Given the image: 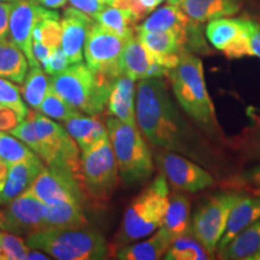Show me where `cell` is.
<instances>
[{
	"instance_id": "cell-8",
	"label": "cell",
	"mask_w": 260,
	"mask_h": 260,
	"mask_svg": "<svg viewBox=\"0 0 260 260\" xmlns=\"http://www.w3.org/2000/svg\"><path fill=\"white\" fill-rule=\"evenodd\" d=\"M241 197L242 194L232 190L214 194L206 199L191 218L190 233L212 256L216 255L218 249L234 205Z\"/></svg>"
},
{
	"instance_id": "cell-11",
	"label": "cell",
	"mask_w": 260,
	"mask_h": 260,
	"mask_svg": "<svg viewBox=\"0 0 260 260\" xmlns=\"http://www.w3.org/2000/svg\"><path fill=\"white\" fill-rule=\"evenodd\" d=\"M28 189L44 204L58 201L86 203L81 182L69 171L60 168H45Z\"/></svg>"
},
{
	"instance_id": "cell-9",
	"label": "cell",
	"mask_w": 260,
	"mask_h": 260,
	"mask_svg": "<svg viewBox=\"0 0 260 260\" xmlns=\"http://www.w3.org/2000/svg\"><path fill=\"white\" fill-rule=\"evenodd\" d=\"M155 161L159 171L167 178L169 187L175 191L198 193L217 186L214 175L199 162L178 154L176 152L158 148Z\"/></svg>"
},
{
	"instance_id": "cell-4",
	"label": "cell",
	"mask_w": 260,
	"mask_h": 260,
	"mask_svg": "<svg viewBox=\"0 0 260 260\" xmlns=\"http://www.w3.org/2000/svg\"><path fill=\"white\" fill-rule=\"evenodd\" d=\"M116 79L76 63L52 76L48 86L80 112L95 116L105 111Z\"/></svg>"
},
{
	"instance_id": "cell-38",
	"label": "cell",
	"mask_w": 260,
	"mask_h": 260,
	"mask_svg": "<svg viewBox=\"0 0 260 260\" xmlns=\"http://www.w3.org/2000/svg\"><path fill=\"white\" fill-rule=\"evenodd\" d=\"M226 188H240L251 193L260 191V165L228 178Z\"/></svg>"
},
{
	"instance_id": "cell-18",
	"label": "cell",
	"mask_w": 260,
	"mask_h": 260,
	"mask_svg": "<svg viewBox=\"0 0 260 260\" xmlns=\"http://www.w3.org/2000/svg\"><path fill=\"white\" fill-rule=\"evenodd\" d=\"M136 37L168 70L176 67L182 52L188 51V39L174 31L136 32Z\"/></svg>"
},
{
	"instance_id": "cell-41",
	"label": "cell",
	"mask_w": 260,
	"mask_h": 260,
	"mask_svg": "<svg viewBox=\"0 0 260 260\" xmlns=\"http://www.w3.org/2000/svg\"><path fill=\"white\" fill-rule=\"evenodd\" d=\"M242 23L245 25L247 38H248L251 56L258 57L260 59V23L247 17H242Z\"/></svg>"
},
{
	"instance_id": "cell-46",
	"label": "cell",
	"mask_w": 260,
	"mask_h": 260,
	"mask_svg": "<svg viewBox=\"0 0 260 260\" xmlns=\"http://www.w3.org/2000/svg\"><path fill=\"white\" fill-rule=\"evenodd\" d=\"M9 175V164L0 158V191L4 189Z\"/></svg>"
},
{
	"instance_id": "cell-45",
	"label": "cell",
	"mask_w": 260,
	"mask_h": 260,
	"mask_svg": "<svg viewBox=\"0 0 260 260\" xmlns=\"http://www.w3.org/2000/svg\"><path fill=\"white\" fill-rule=\"evenodd\" d=\"M52 52H53V50L42 44V42L32 41V54H34L35 59L39 61V64H44L45 60L51 56Z\"/></svg>"
},
{
	"instance_id": "cell-13",
	"label": "cell",
	"mask_w": 260,
	"mask_h": 260,
	"mask_svg": "<svg viewBox=\"0 0 260 260\" xmlns=\"http://www.w3.org/2000/svg\"><path fill=\"white\" fill-rule=\"evenodd\" d=\"M45 210L46 205L27 189L6 204L4 230L18 235H29L45 229Z\"/></svg>"
},
{
	"instance_id": "cell-32",
	"label": "cell",
	"mask_w": 260,
	"mask_h": 260,
	"mask_svg": "<svg viewBox=\"0 0 260 260\" xmlns=\"http://www.w3.org/2000/svg\"><path fill=\"white\" fill-rule=\"evenodd\" d=\"M32 41H40L52 50L61 46V22L58 12L47 10L32 30Z\"/></svg>"
},
{
	"instance_id": "cell-39",
	"label": "cell",
	"mask_w": 260,
	"mask_h": 260,
	"mask_svg": "<svg viewBox=\"0 0 260 260\" xmlns=\"http://www.w3.org/2000/svg\"><path fill=\"white\" fill-rule=\"evenodd\" d=\"M11 135L16 136V138L22 140L25 145H28L32 151L37 153L39 157L42 158L44 155V148H42V145L39 140V136L35 132L34 125L30 119H23L19 124L16 126L15 129H12Z\"/></svg>"
},
{
	"instance_id": "cell-35",
	"label": "cell",
	"mask_w": 260,
	"mask_h": 260,
	"mask_svg": "<svg viewBox=\"0 0 260 260\" xmlns=\"http://www.w3.org/2000/svg\"><path fill=\"white\" fill-rule=\"evenodd\" d=\"M37 155L38 154L22 140L19 141L16 139V136H10L0 132V158L9 165L31 159Z\"/></svg>"
},
{
	"instance_id": "cell-24",
	"label": "cell",
	"mask_w": 260,
	"mask_h": 260,
	"mask_svg": "<svg viewBox=\"0 0 260 260\" xmlns=\"http://www.w3.org/2000/svg\"><path fill=\"white\" fill-rule=\"evenodd\" d=\"M45 205V229H81L88 224L81 201H58Z\"/></svg>"
},
{
	"instance_id": "cell-15",
	"label": "cell",
	"mask_w": 260,
	"mask_h": 260,
	"mask_svg": "<svg viewBox=\"0 0 260 260\" xmlns=\"http://www.w3.org/2000/svg\"><path fill=\"white\" fill-rule=\"evenodd\" d=\"M122 74L132 77L134 81L169 77L170 70L164 68L152 56L138 37L128 39L123 48L119 60Z\"/></svg>"
},
{
	"instance_id": "cell-6",
	"label": "cell",
	"mask_w": 260,
	"mask_h": 260,
	"mask_svg": "<svg viewBox=\"0 0 260 260\" xmlns=\"http://www.w3.org/2000/svg\"><path fill=\"white\" fill-rule=\"evenodd\" d=\"M106 128L122 181L128 187H135L151 178L153 155L139 126L110 117Z\"/></svg>"
},
{
	"instance_id": "cell-50",
	"label": "cell",
	"mask_w": 260,
	"mask_h": 260,
	"mask_svg": "<svg viewBox=\"0 0 260 260\" xmlns=\"http://www.w3.org/2000/svg\"><path fill=\"white\" fill-rule=\"evenodd\" d=\"M5 212L4 210H0V229H4L5 228Z\"/></svg>"
},
{
	"instance_id": "cell-27",
	"label": "cell",
	"mask_w": 260,
	"mask_h": 260,
	"mask_svg": "<svg viewBox=\"0 0 260 260\" xmlns=\"http://www.w3.org/2000/svg\"><path fill=\"white\" fill-rule=\"evenodd\" d=\"M190 201L183 191L170 194V201L165 214L162 228L175 240L176 237L190 232Z\"/></svg>"
},
{
	"instance_id": "cell-52",
	"label": "cell",
	"mask_w": 260,
	"mask_h": 260,
	"mask_svg": "<svg viewBox=\"0 0 260 260\" xmlns=\"http://www.w3.org/2000/svg\"><path fill=\"white\" fill-rule=\"evenodd\" d=\"M252 194H256V195H260V191H254V193H252Z\"/></svg>"
},
{
	"instance_id": "cell-37",
	"label": "cell",
	"mask_w": 260,
	"mask_h": 260,
	"mask_svg": "<svg viewBox=\"0 0 260 260\" xmlns=\"http://www.w3.org/2000/svg\"><path fill=\"white\" fill-rule=\"evenodd\" d=\"M0 105L15 110L19 116L25 118L28 115V107L25 106L21 96V90L18 87L10 82L9 80L0 77Z\"/></svg>"
},
{
	"instance_id": "cell-20",
	"label": "cell",
	"mask_w": 260,
	"mask_h": 260,
	"mask_svg": "<svg viewBox=\"0 0 260 260\" xmlns=\"http://www.w3.org/2000/svg\"><path fill=\"white\" fill-rule=\"evenodd\" d=\"M178 5L190 21L203 24L236 15L242 9L243 0H182Z\"/></svg>"
},
{
	"instance_id": "cell-16",
	"label": "cell",
	"mask_w": 260,
	"mask_h": 260,
	"mask_svg": "<svg viewBox=\"0 0 260 260\" xmlns=\"http://www.w3.org/2000/svg\"><path fill=\"white\" fill-rule=\"evenodd\" d=\"M61 22V48L70 64L82 63L83 46L89 29L95 23L94 18L77 9L64 10Z\"/></svg>"
},
{
	"instance_id": "cell-54",
	"label": "cell",
	"mask_w": 260,
	"mask_h": 260,
	"mask_svg": "<svg viewBox=\"0 0 260 260\" xmlns=\"http://www.w3.org/2000/svg\"><path fill=\"white\" fill-rule=\"evenodd\" d=\"M0 234H2V232H0Z\"/></svg>"
},
{
	"instance_id": "cell-49",
	"label": "cell",
	"mask_w": 260,
	"mask_h": 260,
	"mask_svg": "<svg viewBox=\"0 0 260 260\" xmlns=\"http://www.w3.org/2000/svg\"><path fill=\"white\" fill-rule=\"evenodd\" d=\"M140 3H141V5L144 6V8L147 10V11L151 14V12H153L155 8L159 5L158 0H139Z\"/></svg>"
},
{
	"instance_id": "cell-30",
	"label": "cell",
	"mask_w": 260,
	"mask_h": 260,
	"mask_svg": "<svg viewBox=\"0 0 260 260\" xmlns=\"http://www.w3.org/2000/svg\"><path fill=\"white\" fill-rule=\"evenodd\" d=\"M228 146L243 160L260 161V116L233 139L228 140Z\"/></svg>"
},
{
	"instance_id": "cell-1",
	"label": "cell",
	"mask_w": 260,
	"mask_h": 260,
	"mask_svg": "<svg viewBox=\"0 0 260 260\" xmlns=\"http://www.w3.org/2000/svg\"><path fill=\"white\" fill-rule=\"evenodd\" d=\"M136 125L157 148L168 149L222 174V151L194 124L169 93L162 79L140 80L136 86Z\"/></svg>"
},
{
	"instance_id": "cell-7",
	"label": "cell",
	"mask_w": 260,
	"mask_h": 260,
	"mask_svg": "<svg viewBox=\"0 0 260 260\" xmlns=\"http://www.w3.org/2000/svg\"><path fill=\"white\" fill-rule=\"evenodd\" d=\"M118 165L109 136L81 154V180L86 203L105 206L118 184Z\"/></svg>"
},
{
	"instance_id": "cell-51",
	"label": "cell",
	"mask_w": 260,
	"mask_h": 260,
	"mask_svg": "<svg viewBox=\"0 0 260 260\" xmlns=\"http://www.w3.org/2000/svg\"><path fill=\"white\" fill-rule=\"evenodd\" d=\"M16 0H0V3H14Z\"/></svg>"
},
{
	"instance_id": "cell-14",
	"label": "cell",
	"mask_w": 260,
	"mask_h": 260,
	"mask_svg": "<svg viewBox=\"0 0 260 260\" xmlns=\"http://www.w3.org/2000/svg\"><path fill=\"white\" fill-rule=\"evenodd\" d=\"M206 37L210 44L222 52L228 59H240L251 56L242 18L212 19L206 25Z\"/></svg>"
},
{
	"instance_id": "cell-40",
	"label": "cell",
	"mask_w": 260,
	"mask_h": 260,
	"mask_svg": "<svg viewBox=\"0 0 260 260\" xmlns=\"http://www.w3.org/2000/svg\"><path fill=\"white\" fill-rule=\"evenodd\" d=\"M70 61L68 59V57L65 56L63 48L58 47L51 53V56L45 60V63L42 64L44 71L51 76H56V75L63 73L65 69L70 67Z\"/></svg>"
},
{
	"instance_id": "cell-36",
	"label": "cell",
	"mask_w": 260,
	"mask_h": 260,
	"mask_svg": "<svg viewBox=\"0 0 260 260\" xmlns=\"http://www.w3.org/2000/svg\"><path fill=\"white\" fill-rule=\"evenodd\" d=\"M29 249L24 240L16 234L10 232L0 234V260H24Z\"/></svg>"
},
{
	"instance_id": "cell-28",
	"label": "cell",
	"mask_w": 260,
	"mask_h": 260,
	"mask_svg": "<svg viewBox=\"0 0 260 260\" xmlns=\"http://www.w3.org/2000/svg\"><path fill=\"white\" fill-rule=\"evenodd\" d=\"M29 63L21 48L12 41H0V77L15 83H23Z\"/></svg>"
},
{
	"instance_id": "cell-29",
	"label": "cell",
	"mask_w": 260,
	"mask_h": 260,
	"mask_svg": "<svg viewBox=\"0 0 260 260\" xmlns=\"http://www.w3.org/2000/svg\"><path fill=\"white\" fill-rule=\"evenodd\" d=\"M94 21L102 27L128 40L135 35L139 19L128 10L107 5L94 17Z\"/></svg>"
},
{
	"instance_id": "cell-19",
	"label": "cell",
	"mask_w": 260,
	"mask_h": 260,
	"mask_svg": "<svg viewBox=\"0 0 260 260\" xmlns=\"http://www.w3.org/2000/svg\"><path fill=\"white\" fill-rule=\"evenodd\" d=\"M46 168L42 159L37 157L9 165V175L4 189L0 191V205L8 204L22 193H24L32 182Z\"/></svg>"
},
{
	"instance_id": "cell-22",
	"label": "cell",
	"mask_w": 260,
	"mask_h": 260,
	"mask_svg": "<svg viewBox=\"0 0 260 260\" xmlns=\"http://www.w3.org/2000/svg\"><path fill=\"white\" fill-rule=\"evenodd\" d=\"M260 219V195H242L234 205L228 218L225 232L220 239L218 249L226 246L237 234ZM217 249V251H218Z\"/></svg>"
},
{
	"instance_id": "cell-2",
	"label": "cell",
	"mask_w": 260,
	"mask_h": 260,
	"mask_svg": "<svg viewBox=\"0 0 260 260\" xmlns=\"http://www.w3.org/2000/svg\"><path fill=\"white\" fill-rule=\"evenodd\" d=\"M174 96L194 124L218 146L228 140L216 115L213 102L207 90L203 60L193 52L183 51L176 67L169 74Z\"/></svg>"
},
{
	"instance_id": "cell-53",
	"label": "cell",
	"mask_w": 260,
	"mask_h": 260,
	"mask_svg": "<svg viewBox=\"0 0 260 260\" xmlns=\"http://www.w3.org/2000/svg\"><path fill=\"white\" fill-rule=\"evenodd\" d=\"M162 2H164V0H158V3H159V4H160V3H162Z\"/></svg>"
},
{
	"instance_id": "cell-34",
	"label": "cell",
	"mask_w": 260,
	"mask_h": 260,
	"mask_svg": "<svg viewBox=\"0 0 260 260\" xmlns=\"http://www.w3.org/2000/svg\"><path fill=\"white\" fill-rule=\"evenodd\" d=\"M39 111L52 119H58V121L63 122L69 121L73 117L79 116L82 113L79 110L75 109V107L69 105L63 98L58 95L53 89H51L50 86H48V89L46 94H45Z\"/></svg>"
},
{
	"instance_id": "cell-31",
	"label": "cell",
	"mask_w": 260,
	"mask_h": 260,
	"mask_svg": "<svg viewBox=\"0 0 260 260\" xmlns=\"http://www.w3.org/2000/svg\"><path fill=\"white\" fill-rule=\"evenodd\" d=\"M212 258L203 243L190 232L176 237L164 255L167 260H207Z\"/></svg>"
},
{
	"instance_id": "cell-5",
	"label": "cell",
	"mask_w": 260,
	"mask_h": 260,
	"mask_svg": "<svg viewBox=\"0 0 260 260\" xmlns=\"http://www.w3.org/2000/svg\"><path fill=\"white\" fill-rule=\"evenodd\" d=\"M25 243L58 260H102L112 253L102 234L86 228L39 230L27 235Z\"/></svg>"
},
{
	"instance_id": "cell-17",
	"label": "cell",
	"mask_w": 260,
	"mask_h": 260,
	"mask_svg": "<svg viewBox=\"0 0 260 260\" xmlns=\"http://www.w3.org/2000/svg\"><path fill=\"white\" fill-rule=\"evenodd\" d=\"M199 25L194 23L182 11L180 5L168 4L155 10L144 21V23L136 27V32L153 31H174L188 39V51L194 34L199 30Z\"/></svg>"
},
{
	"instance_id": "cell-33",
	"label": "cell",
	"mask_w": 260,
	"mask_h": 260,
	"mask_svg": "<svg viewBox=\"0 0 260 260\" xmlns=\"http://www.w3.org/2000/svg\"><path fill=\"white\" fill-rule=\"evenodd\" d=\"M48 84H50V81L47 80L46 73L40 67H34L28 71L25 80L23 81V86L19 90L25 102L32 109L39 111L45 94L48 89Z\"/></svg>"
},
{
	"instance_id": "cell-47",
	"label": "cell",
	"mask_w": 260,
	"mask_h": 260,
	"mask_svg": "<svg viewBox=\"0 0 260 260\" xmlns=\"http://www.w3.org/2000/svg\"><path fill=\"white\" fill-rule=\"evenodd\" d=\"M35 2L47 9H59L67 4L68 0H35Z\"/></svg>"
},
{
	"instance_id": "cell-26",
	"label": "cell",
	"mask_w": 260,
	"mask_h": 260,
	"mask_svg": "<svg viewBox=\"0 0 260 260\" xmlns=\"http://www.w3.org/2000/svg\"><path fill=\"white\" fill-rule=\"evenodd\" d=\"M65 129L79 145L81 152L86 151L100 140L109 136L105 123L100 121L99 115L89 116L81 113L75 116L65 122Z\"/></svg>"
},
{
	"instance_id": "cell-43",
	"label": "cell",
	"mask_w": 260,
	"mask_h": 260,
	"mask_svg": "<svg viewBox=\"0 0 260 260\" xmlns=\"http://www.w3.org/2000/svg\"><path fill=\"white\" fill-rule=\"evenodd\" d=\"M68 2L70 3L73 8L77 9L79 11L83 12V14L90 16L92 18L95 17L102 10H104L107 6L100 2V0H68Z\"/></svg>"
},
{
	"instance_id": "cell-21",
	"label": "cell",
	"mask_w": 260,
	"mask_h": 260,
	"mask_svg": "<svg viewBox=\"0 0 260 260\" xmlns=\"http://www.w3.org/2000/svg\"><path fill=\"white\" fill-rule=\"evenodd\" d=\"M135 103V81L124 74L119 75L115 80L110 93L109 103H107L109 113L119 121L136 125Z\"/></svg>"
},
{
	"instance_id": "cell-12",
	"label": "cell",
	"mask_w": 260,
	"mask_h": 260,
	"mask_svg": "<svg viewBox=\"0 0 260 260\" xmlns=\"http://www.w3.org/2000/svg\"><path fill=\"white\" fill-rule=\"evenodd\" d=\"M47 10L35 0H16L12 3L9 37L16 46L23 51L30 68L40 67L32 54V30Z\"/></svg>"
},
{
	"instance_id": "cell-42",
	"label": "cell",
	"mask_w": 260,
	"mask_h": 260,
	"mask_svg": "<svg viewBox=\"0 0 260 260\" xmlns=\"http://www.w3.org/2000/svg\"><path fill=\"white\" fill-rule=\"evenodd\" d=\"M23 119V117L19 116L15 110L0 105V132L2 133H10Z\"/></svg>"
},
{
	"instance_id": "cell-23",
	"label": "cell",
	"mask_w": 260,
	"mask_h": 260,
	"mask_svg": "<svg viewBox=\"0 0 260 260\" xmlns=\"http://www.w3.org/2000/svg\"><path fill=\"white\" fill-rule=\"evenodd\" d=\"M216 255L223 260H260V219L237 234Z\"/></svg>"
},
{
	"instance_id": "cell-48",
	"label": "cell",
	"mask_w": 260,
	"mask_h": 260,
	"mask_svg": "<svg viewBox=\"0 0 260 260\" xmlns=\"http://www.w3.org/2000/svg\"><path fill=\"white\" fill-rule=\"evenodd\" d=\"M27 259L29 260H46V259H51L50 256L46 255V253L42 252V251H39V249H29L28 252V255H27Z\"/></svg>"
},
{
	"instance_id": "cell-44",
	"label": "cell",
	"mask_w": 260,
	"mask_h": 260,
	"mask_svg": "<svg viewBox=\"0 0 260 260\" xmlns=\"http://www.w3.org/2000/svg\"><path fill=\"white\" fill-rule=\"evenodd\" d=\"M12 3H0V41L9 37V23L11 15Z\"/></svg>"
},
{
	"instance_id": "cell-3",
	"label": "cell",
	"mask_w": 260,
	"mask_h": 260,
	"mask_svg": "<svg viewBox=\"0 0 260 260\" xmlns=\"http://www.w3.org/2000/svg\"><path fill=\"white\" fill-rule=\"evenodd\" d=\"M169 188L167 178L159 171L154 180L136 195L125 210L116 234L117 247L121 248L145 239L162 225L170 201Z\"/></svg>"
},
{
	"instance_id": "cell-25",
	"label": "cell",
	"mask_w": 260,
	"mask_h": 260,
	"mask_svg": "<svg viewBox=\"0 0 260 260\" xmlns=\"http://www.w3.org/2000/svg\"><path fill=\"white\" fill-rule=\"evenodd\" d=\"M174 241L164 228L160 226L153 236L134 245L123 246L116 253L121 260H158L164 258L169 247Z\"/></svg>"
},
{
	"instance_id": "cell-10",
	"label": "cell",
	"mask_w": 260,
	"mask_h": 260,
	"mask_svg": "<svg viewBox=\"0 0 260 260\" xmlns=\"http://www.w3.org/2000/svg\"><path fill=\"white\" fill-rule=\"evenodd\" d=\"M126 39L119 37L96 22L89 29L83 46V56L90 70L107 76L118 77L122 75L119 60Z\"/></svg>"
}]
</instances>
